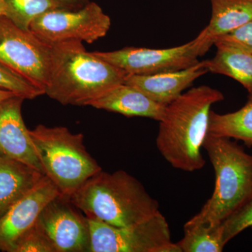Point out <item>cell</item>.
<instances>
[{"instance_id": "7", "label": "cell", "mask_w": 252, "mask_h": 252, "mask_svg": "<svg viewBox=\"0 0 252 252\" xmlns=\"http://www.w3.org/2000/svg\"><path fill=\"white\" fill-rule=\"evenodd\" d=\"M111 25L102 8L89 2L79 9L49 10L32 22L30 31L49 46L71 41L91 44L105 36Z\"/></svg>"}, {"instance_id": "22", "label": "cell", "mask_w": 252, "mask_h": 252, "mask_svg": "<svg viewBox=\"0 0 252 252\" xmlns=\"http://www.w3.org/2000/svg\"><path fill=\"white\" fill-rule=\"evenodd\" d=\"M13 252H56V250L35 223L18 238Z\"/></svg>"}, {"instance_id": "27", "label": "cell", "mask_w": 252, "mask_h": 252, "mask_svg": "<svg viewBox=\"0 0 252 252\" xmlns=\"http://www.w3.org/2000/svg\"><path fill=\"white\" fill-rule=\"evenodd\" d=\"M0 16H5L4 0H0Z\"/></svg>"}, {"instance_id": "10", "label": "cell", "mask_w": 252, "mask_h": 252, "mask_svg": "<svg viewBox=\"0 0 252 252\" xmlns=\"http://www.w3.org/2000/svg\"><path fill=\"white\" fill-rule=\"evenodd\" d=\"M54 245L56 252H90L88 218L69 197L60 195L41 211L36 221Z\"/></svg>"}, {"instance_id": "23", "label": "cell", "mask_w": 252, "mask_h": 252, "mask_svg": "<svg viewBox=\"0 0 252 252\" xmlns=\"http://www.w3.org/2000/svg\"><path fill=\"white\" fill-rule=\"evenodd\" d=\"M220 225L225 245L243 230L252 227V196Z\"/></svg>"}, {"instance_id": "21", "label": "cell", "mask_w": 252, "mask_h": 252, "mask_svg": "<svg viewBox=\"0 0 252 252\" xmlns=\"http://www.w3.org/2000/svg\"><path fill=\"white\" fill-rule=\"evenodd\" d=\"M0 89L11 91L25 99H32L44 94V91L28 82L0 63Z\"/></svg>"}, {"instance_id": "25", "label": "cell", "mask_w": 252, "mask_h": 252, "mask_svg": "<svg viewBox=\"0 0 252 252\" xmlns=\"http://www.w3.org/2000/svg\"><path fill=\"white\" fill-rule=\"evenodd\" d=\"M63 9H79L90 2L89 0H53Z\"/></svg>"}, {"instance_id": "6", "label": "cell", "mask_w": 252, "mask_h": 252, "mask_svg": "<svg viewBox=\"0 0 252 252\" xmlns=\"http://www.w3.org/2000/svg\"><path fill=\"white\" fill-rule=\"evenodd\" d=\"M90 252H181L172 243L170 227L160 212L127 226H114L88 218Z\"/></svg>"}, {"instance_id": "26", "label": "cell", "mask_w": 252, "mask_h": 252, "mask_svg": "<svg viewBox=\"0 0 252 252\" xmlns=\"http://www.w3.org/2000/svg\"><path fill=\"white\" fill-rule=\"evenodd\" d=\"M15 96H19L14 93L11 91L4 90V89H0V104L4 102L6 99L11 98V97H15ZM21 97V96H20Z\"/></svg>"}, {"instance_id": "20", "label": "cell", "mask_w": 252, "mask_h": 252, "mask_svg": "<svg viewBox=\"0 0 252 252\" xmlns=\"http://www.w3.org/2000/svg\"><path fill=\"white\" fill-rule=\"evenodd\" d=\"M5 16L18 27L30 31L36 18L49 10L62 8L53 0H4Z\"/></svg>"}, {"instance_id": "12", "label": "cell", "mask_w": 252, "mask_h": 252, "mask_svg": "<svg viewBox=\"0 0 252 252\" xmlns=\"http://www.w3.org/2000/svg\"><path fill=\"white\" fill-rule=\"evenodd\" d=\"M24 98L15 96L0 104V154L43 172L30 130L23 121Z\"/></svg>"}, {"instance_id": "13", "label": "cell", "mask_w": 252, "mask_h": 252, "mask_svg": "<svg viewBox=\"0 0 252 252\" xmlns=\"http://www.w3.org/2000/svg\"><path fill=\"white\" fill-rule=\"evenodd\" d=\"M209 72L205 61L175 72L150 75H126L124 83L142 91L158 103L167 106L183 94L197 79Z\"/></svg>"}, {"instance_id": "8", "label": "cell", "mask_w": 252, "mask_h": 252, "mask_svg": "<svg viewBox=\"0 0 252 252\" xmlns=\"http://www.w3.org/2000/svg\"><path fill=\"white\" fill-rule=\"evenodd\" d=\"M51 46L31 31L18 27L5 16H0V63L45 91L49 82Z\"/></svg>"}, {"instance_id": "1", "label": "cell", "mask_w": 252, "mask_h": 252, "mask_svg": "<svg viewBox=\"0 0 252 252\" xmlns=\"http://www.w3.org/2000/svg\"><path fill=\"white\" fill-rule=\"evenodd\" d=\"M223 99L220 91L203 85L192 88L167 104L159 122L157 146L172 167L194 172L205 166L201 149L208 134L211 107Z\"/></svg>"}, {"instance_id": "5", "label": "cell", "mask_w": 252, "mask_h": 252, "mask_svg": "<svg viewBox=\"0 0 252 252\" xmlns=\"http://www.w3.org/2000/svg\"><path fill=\"white\" fill-rule=\"evenodd\" d=\"M44 175L61 195L70 197L86 181L102 170L87 152L84 135L62 126H36L30 130Z\"/></svg>"}, {"instance_id": "4", "label": "cell", "mask_w": 252, "mask_h": 252, "mask_svg": "<svg viewBox=\"0 0 252 252\" xmlns=\"http://www.w3.org/2000/svg\"><path fill=\"white\" fill-rule=\"evenodd\" d=\"M203 148L215 169V190L185 225L214 227L221 224L252 196V156L230 138L209 134Z\"/></svg>"}, {"instance_id": "11", "label": "cell", "mask_w": 252, "mask_h": 252, "mask_svg": "<svg viewBox=\"0 0 252 252\" xmlns=\"http://www.w3.org/2000/svg\"><path fill=\"white\" fill-rule=\"evenodd\" d=\"M60 195L56 186L44 175L0 217V251L13 252L18 238L36 223L44 207Z\"/></svg>"}, {"instance_id": "9", "label": "cell", "mask_w": 252, "mask_h": 252, "mask_svg": "<svg viewBox=\"0 0 252 252\" xmlns=\"http://www.w3.org/2000/svg\"><path fill=\"white\" fill-rule=\"evenodd\" d=\"M208 51L203 38L198 34L187 44L169 49L127 46L117 51L94 53L127 75H150L192 67L200 62L198 57Z\"/></svg>"}, {"instance_id": "18", "label": "cell", "mask_w": 252, "mask_h": 252, "mask_svg": "<svg viewBox=\"0 0 252 252\" xmlns=\"http://www.w3.org/2000/svg\"><path fill=\"white\" fill-rule=\"evenodd\" d=\"M208 134L216 137L241 140L252 146V95L241 109L235 112L220 114L211 111Z\"/></svg>"}, {"instance_id": "17", "label": "cell", "mask_w": 252, "mask_h": 252, "mask_svg": "<svg viewBox=\"0 0 252 252\" xmlns=\"http://www.w3.org/2000/svg\"><path fill=\"white\" fill-rule=\"evenodd\" d=\"M215 57L205 61L209 72L232 78L252 95V54L228 46H216Z\"/></svg>"}, {"instance_id": "2", "label": "cell", "mask_w": 252, "mask_h": 252, "mask_svg": "<svg viewBox=\"0 0 252 252\" xmlns=\"http://www.w3.org/2000/svg\"><path fill=\"white\" fill-rule=\"evenodd\" d=\"M51 46L49 82L44 94L61 104L89 106L109 89L124 83L125 72L88 52L81 41Z\"/></svg>"}, {"instance_id": "19", "label": "cell", "mask_w": 252, "mask_h": 252, "mask_svg": "<svg viewBox=\"0 0 252 252\" xmlns=\"http://www.w3.org/2000/svg\"><path fill=\"white\" fill-rule=\"evenodd\" d=\"M185 236L177 243L181 252H220L223 241L221 225L210 227L205 225H185Z\"/></svg>"}, {"instance_id": "16", "label": "cell", "mask_w": 252, "mask_h": 252, "mask_svg": "<svg viewBox=\"0 0 252 252\" xmlns=\"http://www.w3.org/2000/svg\"><path fill=\"white\" fill-rule=\"evenodd\" d=\"M212 16L200 32L207 49L219 36L224 35L252 21V0H210Z\"/></svg>"}, {"instance_id": "3", "label": "cell", "mask_w": 252, "mask_h": 252, "mask_svg": "<svg viewBox=\"0 0 252 252\" xmlns=\"http://www.w3.org/2000/svg\"><path fill=\"white\" fill-rule=\"evenodd\" d=\"M91 220L114 226L140 223L159 212V204L137 179L124 170H101L69 197Z\"/></svg>"}, {"instance_id": "15", "label": "cell", "mask_w": 252, "mask_h": 252, "mask_svg": "<svg viewBox=\"0 0 252 252\" xmlns=\"http://www.w3.org/2000/svg\"><path fill=\"white\" fill-rule=\"evenodd\" d=\"M44 173L0 154V217L34 188Z\"/></svg>"}, {"instance_id": "24", "label": "cell", "mask_w": 252, "mask_h": 252, "mask_svg": "<svg viewBox=\"0 0 252 252\" xmlns=\"http://www.w3.org/2000/svg\"><path fill=\"white\" fill-rule=\"evenodd\" d=\"M214 45L235 48L252 54V21L224 35L219 36Z\"/></svg>"}, {"instance_id": "14", "label": "cell", "mask_w": 252, "mask_h": 252, "mask_svg": "<svg viewBox=\"0 0 252 252\" xmlns=\"http://www.w3.org/2000/svg\"><path fill=\"white\" fill-rule=\"evenodd\" d=\"M89 106L127 117L149 118L158 122L161 120L166 107L155 102L137 88L125 83L109 89Z\"/></svg>"}]
</instances>
